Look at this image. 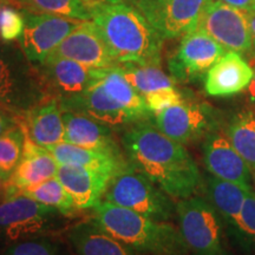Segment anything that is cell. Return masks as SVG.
I'll return each mask as SVG.
<instances>
[{
    "label": "cell",
    "mask_w": 255,
    "mask_h": 255,
    "mask_svg": "<svg viewBox=\"0 0 255 255\" xmlns=\"http://www.w3.org/2000/svg\"><path fill=\"white\" fill-rule=\"evenodd\" d=\"M121 144L129 163L173 200L195 195L202 178L195 159L183 144L158 130L150 120L123 130Z\"/></svg>",
    "instance_id": "1"
},
{
    "label": "cell",
    "mask_w": 255,
    "mask_h": 255,
    "mask_svg": "<svg viewBox=\"0 0 255 255\" xmlns=\"http://www.w3.org/2000/svg\"><path fill=\"white\" fill-rule=\"evenodd\" d=\"M91 20L119 64L161 65L163 38L135 6L91 2Z\"/></svg>",
    "instance_id": "2"
},
{
    "label": "cell",
    "mask_w": 255,
    "mask_h": 255,
    "mask_svg": "<svg viewBox=\"0 0 255 255\" xmlns=\"http://www.w3.org/2000/svg\"><path fill=\"white\" fill-rule=\"evenodd\" d=\"M94 221L142 255H189L180 229L132 210L102 201L94 208Z\"/></svg>",
    "instance_id": "3"
},
{
    "label": "cell",
    "mask_w": 255,
    "mask_h": 255,
    "mask_svg": "<svg viewBox=\"0 0 255 255\" xmlns=\"http://www.w3.org/2000/svg\"><path fill=\"white\" fill-rule=\"evenodd\" d=\"M49 96L37 65L20 45L0 41V107L23 116Z\"/></svg>",
    "instance_id": "4"
},
{
    "label": "cell",
    "mask_w": 255,
    "mask_h": 255,
    "mask_svg": "<svg viewBox=\"0 0 255 255\" xmlns=\"http://www.w3.org/2000/svg\"><path fill=\"white\" fill-rule=\"evenodd\" d=\"M71 218L52 207L37 202L24 194L0 201V245L38 237H51L69 227Z\"/></svg>",
    "instance_id": "5"
},
{
    "label": "cell",
    "mask_w": 255,
    "mask_h": 255,
    "mask_svg": "<svg viewBox=\"0 0 255 255\" xmlns=\"http://www.w3.org/2000/svg\"><path fill=\"white\" fill-rule=\"evenodd\" d=\"M103 201L156 221H169L176 214L173 199L130 163L114 175Z\"/></svg>",
    "instance_id": "6"
},
{
    "label": "cell",
    "mask_w": 255,
    "mask_h": 255,
    "mask_svg": "<svg viewBox=\"0 0 255 255\" xmlns=\"http://www.w3.org/2000/svg\"><path fill=\"white\" fill-rule=\"evenodd\" d=\"M176 215L191 255H231L223 239L221 216L208 200L195 195L178 200Z\"/></svg>",
    "instance_id": "7"
},
{
    "label": "cell",
    "mask_w": 255,
    "mask_h": 255,
    "mask_svg": "<svg viewBox=\"0 0 255 255\" xmlns=\"http://www.w3.org/2000/svg\"><path fill=\"white\" fill-rule=\"evenodd\" d=\"M21 12L25 26L18 41L25 56L34 65L45 62L59 44L84 21L51 13Z\"/></svg>",
    "instance_id": "8"
},
{
    "label": "cell",
    "mask_w": 255,
    "mask_h": 255,
    "mask_svg": "<svg viewBox=\"0 0 255 255\" xmlns=\"http://www.w3.org/2000/svg\"><path fill=\"white\" fill-rule=\"evenodd\" d=\"M216 123V113L209 104L188 98L154 115L156 128L181 144L206 138L214 131Z\"/></svg>",
    "instance_id": "9"
},
{
    "label": "cell",
    "mask_w": 255,
    "mask_h": 255,
    "mask_svg": "<svg viewBox=\"0 0 255 255\" xmlns=\"http://www.w3.org/2000/svg\"><path fill=\"white\" fill-rule=\"evenodd\" d=\"M195 30L205 32L226 51L240 55L252 53V37L246 12L210 0L197 21Z\"/></svg>",
    "instance_id": "10"
},
{
    "label": "cell",
    "mask_w": 255,
    "mask_h": 255,
    "mask_svg": "<svg viewBox=\"0 0 255 255\" xmlns=\"http://www.w3.org/2000/svg\"><path fill=\"white\" fill-rule=\"evenodd\" d=\"M37 68L49 95L56 97L60 104L81 97L109 70L90 68L75 60L53 56Z\"/></svg>",
    "instance_id": "11"
},
{
    "label": "cell",
    "mask_w": 255,
    "mask_h": 255,
    "mask_svg": "<svg viewBox=\"0 0 255 255\" xmlns=\"http://www.w3.org/2000/svg\"><path fill=\"white\" fill-rule=\"evenodd\" d=\"M210 0H138L135 7L163 39H175L195 30Z\"/></svg>",
    "instance_id": "12"
},
{
    "label": "cell",
    "mask_w": 255,
    "mask_h": 255,
    "mask_svg": "<svg viewBox=\"0 0 255 255\" xmlns=\"http://www.w3.org/2000/svg\"><path fill=\"white\" fill-rule=\"evenodd\" d=\"M226 52L205 32L194 30L182 37L176 53L169 60V71L176 81H197L206 76Z\"/></svg>",
    "instance_id": "13"
},
{
    "label": "cell",
    "mask_w": 255,
    "mask_h": 255,
    "mask_svg": "<svg viewBox=\"0 0 255 255\" xmlns=\"http://www.w3.org/2000/svg\"><path fill=\"white\" fill-rule=\"evenodd\" d=\"M95 69H115L120 65L111 53L97 27L84 20L51 53Z\"/></svg>",
    "instance_id": "14"
},
{
    "label": "cell",
    "mask_w": 255,
    "mask_h": 255,
    "mask_svg": "<svg viewBox=\"0 0 255 255\" xmlns=\"http://www.w3.org/2000/svg\"><path fill=\"white\" fill-rule=\"evenodd\" d=\"M203 162L210 175L253 191L250 165L235 150L227 136L210 132L202 145Z\"/></svg>",
    "instance_id": "15"
},
{
    "label": "cell",
    "mask_w": 255,
    "mask_h": 255,
    "mask_svg": "<svg viewBox=\"0 0 255 255\" xmlns=\"http://www.w3.org/2000/svg\"><path fill=\"white\" fill-rule=\"evenodd\" d=\"M117 171L59 165L57 178L72 197L76 207L79 210H85L95 208L103 201L105 191Z\"/></svg>",
    "instance_id": "16"
},
{
    "label": "cell",
    "mask_w": 255,
    "mask_h": 255,
    "mask_svg": "<svg viewBox=\"0 0 255 255\" xmlns=\"http://www.w3.org/2000/svg\"><path fill=\"white\" fill-rule=\"evenodd\" d=\"M101 81L92 85L81 97L65 104H60L62 109L75 110L88 115L91 119L114 129L115 131L126 130L131 124L139 122L129 110L105 91Z\"/></svg>",
    "instance_id": "17"
},
{
    "label": "cell",
    "mask_w": 255,
    "mask_h": 255,
    "mask_svg": "<svg viewBox=\"0 0 255 255\" xmlns=\"http://www.w3.org/2000/svg\"><path fill=\"white\" fill-rule=\"evenodd\" d=\"M63 120L65 142L82 148L126 156L122 144L117 142L115 130L75 110H63Z\"/></svg>",
    "instance_id": "18"
},
{
    "label": "cell",
    "mask_w": 255,
    "mask_h": 255,
    "mask_svg": "<svg viewBox=\"0 0 255 255\" xmlns=\"http://www.w3.org/2000/svg\"><path fill=\"white\" fill-rule=\"evenodd\" d=\"M17 117L19 126L36 144L47 149L64 141L63 109L53 96H49L28 113Z\"/></svg>",
    "instance_id": "19"
},
{
    "label": "cell",
    "mask_w": 255,
    "mask_h": 255,
    "mask_svg": "<svg viewBox=\"0 0 255 255\" xmlns=\"http://www.w3.org/2000/svg\"><path fill=\"white\" fill-rule=\"evenodd\" d=\"M58 168L59 163L53 155L26 136L23 156L7 181L6 197L15 195L25 188L57 177Z\"/></svg>",
    "instance_id": "20"
},
{
    "label": "cell",
    "mask_w": 255,
    "mask_h": 255,
    "mask_svg": "<svg viewBox=\"0 0 255 255\" xmlns=\"http://www.w3.org/2000/svg\"><path fill=\"white\" fill-rule=\"evenodd\" d=\"M254 70L238 52L228 51L207 72L206 92L214 97H228L248 88Z\"/></svg>",
    "instance_id": "21"
},
{
    "label": "cell",
    "mask_w": 255,
    "mask_h": 255,
    "mask_svg": "<svg viewBox=\"0 0 255 255\" xmlns=\"http://www.w3.org/2000/svg\"><path fill=\"white\" fill-rule=\"evenodd\" d=\"M65 238L77 255H142L105 232L94 219L73 223L66 229Z\"/></svg>",
    "instance_id": "22"
},
{
    "label": "cell",
    "mask_w": 255,
    "mask_h": 255,
    "mask_svg": "<svg viewBox=\"0 0 255 255\" xmlns=\"http://www.w3.org/2000/svg\"><path fill=\"white\" fill-rule=\"evenodd\" d=\"M59 165L92 168V169H113L120 170L129 164L127 156H120L107 151L94 150L82 148L65 141L47 148Z\"/></svg>",
    "instance_id": "23"
},
{
    "label": "cell",
    "mask_w": 255,
    "mask_h": 255,
    "mask_svg": "<svg viewBox=\"0 0 255 255\" xmlns=\"http://www.w3.org/2000/svg\"><path fill=\"white\" fill-rule=\"evenodd\" d=\"M248 190L238 184L209 176L206 181L207 200L216 209L231 233L238 227Z\"/></svg>",
    "instance_id": "24"
},
{
    "label": "cell",
    "mask_w": 255,
    "mask_h": 255,
    "mask_svg": "<svg viewBox=\"0 0 255 255\" xmlns=\"http://www.w3.org/2000/svg\"><path fill=\"white\" fill-rule=\"evenodd\" d=\"M102 85L115 101L129 110L138 121L150 120L154 115L149 111L143 96L124 78L116 68L109 69L102 78Z\"/></svg>",
    "instance_id": "25"
},
{
    "label": "cell",
    "mask_w": 255,
    "mask_h": 255,
    "mask_svg": "<svg viewBox=\"0 0 255 255\" xmlns=\"http://www.w3.org/2000/svg\"><path fill=\"white\" fill-rule=\"evenodd\" d=\"M137 92L142 96L164 88L175 87V79L165 73L159 65H139V64H120L116 68Z\"/></svg>",
    "instance_id": "26"
},
{
    "label": "cell",
    "mask_w": 255,
    "mask_h": 255,
    "mask_svg": "<svg viewBox=\"0 0 255 255\" xmlns=\"http://www.w3.org/2000/svg\"><path fill=\"white\" fill-rule=\"evenodd\" d=\"M18 194H24L41 205L52 207L69 218H72L75 213L79 210L73 202L72 197L69 195V193L57 177L50 178L36 186L25 188Z\"/></svg>",
    "instance_id": "27"
},
{
    "label": "cell",
    "mask_w": 255,
    "mask_h": 255,
    "mask_svg": "<svg viewBox=\"0 0 255 255\" xmlns=\"http://www.w3.org/2000/svg\"><path fill=\"white\" fill-rule=\"evenodd\" d=\"M227 137L250 168L255 167V114L242 111L228 126Z\"/></svg>",
    "instance_id": "28"
},
{
    "label": "cell",
    "mask_w": 255,
    "mask_h": 255,
    "mask_svg": "<svg viewBox=\"0 0 255 255\" xmlns=\"http://www.w3.org/2000/svg\"><path fill=\"white\" fill-rule=\"evenodd\" d=\"M21 11L51 13L63 17L90 20L91 5L85 0H17Z\"/></svg>",
    "instance_id": "29"
},
{
    "label": "cell",
    "mask_w": 255,
    "mask_h": 255,
    "mask_svg": "<svg viewBox=\"0 0 255 255\" xmlns=\"http://www.w3.org/2000/svg\"><path fill=\"white\" fill-rule=\"evenodd\" d=\"M26 133L20 126H15L0 136V173L9 178L23 156Z\"/></svg>",
    "instance_id": "30"
},
{
    "label": "cell",
    "mask_w": 255,
    "mask_h": 255,
    "mask_svg": "<svg viewBox=\"0 0 255 255\" xmlns=\"http://www.w3.org/2000/svg\"><path fill=\"white\" fill-rule=\"evenodd\" d=\"M233 238L248 255H255V193L248 191Z\"/></svg>",
    "instance_id": "31"
},
{
    "label": "cell",
    "mask_w": 255,
    "mask_h": 255,
    "mask_svg": "<svg viewBox=\"0 0 255 255\" xmlns=\"http://www.w3.org/2000/svg\"><path fill=\"white\" fill-rule=\"evenodd\" d=\"M2 255H63V250L52 237H38L9 245Z\"/></svg>",
    "instance_id": "32"
},
{
    "label": "cell",
    "mask_w": 255,
    "mask_h": 255,
    "mask_svg": "<svg viewBox=\"0 0 255 255\" xmlns=\"http://www.w3.org/2000/svg\"><path fill=\"white\" fill-rule=\"evenodd\" d=\"M24 13L11 4H0V41L18 40L24 31Z\"/></svg>",
    "instance_id": "33"
},
{
    "label": "cell",
    "mask_w": 255,
    "mask_h": 255,
    "mask_svg": "<svg viewBox=\"0 0 255 255\" xmlns=\"http://www.w3.org/2000/svg\"><path fill=\"white\" fill-rule=\"evenodd\" d=\"M143 98H144L149 111L152 115H155L159 113V111L167 109L169 107H173V105L180 103L186 97L182 95V92L178 91L176 88L173 87L152 91L150 94L143 96Z\"/></svg>",
    "instance_id": "34"
},
{
    "label": "cell",
    "mask_w": 255,
    "mask_h": 255,
    "mask_svg": "<svg viewBox=\"0 0 255 255\" xmlns=\"http://www.w3.org/2000/svg\"><path fill=\"white\" fill-rule=\"evenodd\" d=\"M15 126H18V117L5 108L0 107V136Z\"/></svg>",
    "instance_id": "35"
},
{
    "label": "cell",
    "mask_w": 255,
    "mask_h": 255,
    "mask_svg": "<svg viewBox=\"0 0 255 255\" xmlns=\"http://www.w3.org/2000/svg\"><path fill=\"white\" fill-rule=\"evenodd\" d=\"M218 1L225 2L233 6V7H237L241 11L246 12V13H251V12L255 11V0H218Z\"/></svg>",
    "instance_id": "36"
},
{
    "label": "cell",
    "mask_w": 255,
    "mask_h": 255,
    "mask_svg": "<svg viewBox=\"0 0 255 255\" xmlns=\"http://www.w3.org/2000/svg\"><path fill=\"white\" fill-rule=\"evenodd\" d=\"M248 15V23H250L251 37H252V53H253L255 59V11L247 13Z\"/></svg>",
    "instance_id": "37"
},
{
    "label": "cell",
    "mask_w": 255,
    "mask_h": 255,
    "mask_svg": "<svg viewBox=\"0 0 255 255\" xmlns=\"http://www.w3.org/2000/svg\"><path fill=\"white\" fill-rule=\"evenodd\" d=\"M248 92H250L252 100H255V64H254V76L253 78H252L250 85H248Z\"/></svg>",
    "instance_id": "38"
},
{
    "label": "cell",
    "mask_w": 255,
    "mask_h": 255,
    "mask_svg": "<svg viewBox=\"0 0 255 255\" xmlns=\"http://www.w3.org/2000/svg\"><path fill=\"white\" fill-rule=\"evenodd\" d=\"M102 1H108V2H127V4L135 5L138 0H102Z\"/></svg>",
    "instance_id": "39"
},
{
    "label": "cell",
    "mask_w": 255,
    "mask_h": 255,
    "mask_svg": "<svg viewBox=\"0 0 255 255\" xmlns=\"http://www.w3.org/2000/svg\"><path fill=\"white\" fill-rule=\"evenodd\" d=\"M0 4H17V0H0Z\"/></svg>",
    "instance_id": "40"
},
{
    "label": "cell",
    "mask_w": 255,
    "mask_h": 255,
    "mask_svg": "<svg viewBox=\"0 0 255 255\" xmlns=\"http://www.w3.org/2000/svg\"><path fill=\"white\" fill-rule=\"evenodd\" d=\"M251 171H252V178H253V182H254V187H255V167L251 168Z\"/></svg>",
    "instance_id": "41"
},
{
    "label": "cell",
    "mask_w": 255,
    "mask_h": 255,
    "mask_svg": "<svg viewBox=\"0 0 255 255\" xmlns=\"http://www.w3.org/2000/svg\"><path fill=\"white\" fill-rule=\"evenodd\" d=\"M85 1H87V2H89V4H91V2H94V1H95V0H85Z\"/></svg>",
    "instance_id": "42"
},
{
    "label": "cell",
    "mask_w": 255,
    "mask_h": 255,
    "mask_svg": "<svg viewBox=\"0 0 255 255\" xmlns=\"http://www.w3.org/2000/svg\"><path fill=\"white\" fill-rule=\"evenodd\" d=\"M254 64H255V59H254Z\"/></svg>",
    "instance_id": "43"
},
{
    "label": "cell",
    "mask_w": 255,
    "mask_h": 255,
    "mask_svg": "<svg viewBox=\"0 0 255 255\" xmlns=\"http://www.w3.org/2000/svg\"><path fill=\"white\" fill-rule=\"evenodd\" d=\"M0 174H1V173H0ZM4 177H5V176H4ZM7 180H8V178H7Z\"/></svg>",
    "instance_id": "44"
}]
</instances>
